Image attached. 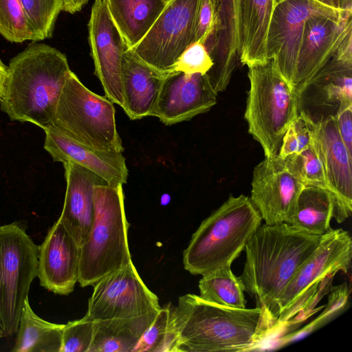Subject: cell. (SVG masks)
Segmentation results:
<instances>
[{"instance_id": "6da1fadb", "label": "cell", "mask_w": 352, "mask_h": 352, "mask_svg": "<svg viewBox=\"0 0 352 352\" xmlns=\"http://www.w3.org/2000/svg\"><path fill=\"white\" fill-rule=\"evenodd\" d=\"M322 236L287 223L261 226L248 239L239 276L245 292L261 309L272 333L276 300L302 264L318 246Z\"/></svg>"}, {"instance_id": "7a4b0ae2", "label": "cell", "mask_w": 352, "mask_h": 352, "mask_svg": "<svg viewBox=\"0 0 352 352\" xmlns=\"http://www.w3.org/2000/svg\"><path fill=\"white\" fill-rule=\"evenodd\" d=\"M169 309L176 352L253 351L272 334L257 307H230L187 294Z\"/></svg>"}, {"instance_id": "3957f363", "label": "cell", "mask_w": 352, "mask_h": 352, "mask_svg": "<svg viewBox=\"0 0 352 352\" xmlns=\"http://www.w3.org/2000/svg\"><path fill=\"white\" fill-rule=\"evenodd\" d=\"M71 71L66 56L33 41L14 56L0 107L12 121L28 122L43 130L53 126L57 104Z\"/></svg>"}, {"instance_id": "277c9868", "label": "cell", "mask_w": 352, "mask_h": 352, "mask_svg": "<svg viewBox=\"0 0 352 352\" xmlns=\"http://www.w3.org/2000/svg\"><path fill=\"white\" fill-rule=\"evenodd\" d=\"M262 220L249 197L230 195L192 234L183 253L184 269L203 276L231 267Z\"/></svg>"}, {"instance_id": "5b68a950", "label": "cell", "mask_w": 352, "mask_h": 352, "mask_svg": "<svg viewBox=\"0 0 352 352\" xmlns=\"http://www.w3.org/2000/svg\"><path fill=\"white\" fill-rule=\"evenodd\" d=\"M94 216L87 237L80 247L78 282L94 285L109 273L131 262L123 184L94 186Z\"/></svg>"}, {"instance_id": "8992f818", "label": "cell", "mask_w": 352, "mask_h": 352, "mask_svg": "<svg viewBox=\"0 0 352 352\" xmlns=\"http://www.w3.org/2000/svg\"><path fill=\"white\" fill-rule=\"evenodd\" d=\"M248 67L250 89L244 117L265 156L278 155L283 137L299 112L300 98L273 58Z\"/></svg>"}, {"instance_id": "52a82bcc", "label": "cell", "mask_w": 352, "mask_h": 352, "mask_svg": "<svg viewBox=\"0 0 352 352\" xmlns=\"http://www.w3.org/2000/svg\"><path fill=\"white\" fill-rule=\"evenodd\" d=\"M352 258V240L343 229L331 228L302 264L276 300L275 331L289 324L297 314L316 304L318 296L327 292L338 272L348 274Z\"/></svg>"}, {"instance_id": "ba28073f", "label": "cell", "mask_w": 352, "mask_h": 352, "mask_svg": "<svg viewBox=\"0 0 352 352\" xmlns=\"http://www.w3.org/2000/svg\"><path fill=\"white\" fill-rule=\"evenodd\" d=\"M115 113L111 101L89 90L71 70L57 104L53 126L83 144L122 153Z\"/></svg>"}, {"instance_id": "9c48e42d", "label": "cell", "mask_w": 352, "mask_h": 352, "mask_svg": "<svg viewBox=\"0 0 352 352\" xmlns=\"http://www.w3.org/2000/svg\"><path fill=\"white\" fill-rule=\"evenodd\" d=\"M38 246L16 223L0 226V327L16 333L24 301L38 275Z\"/></svg>"}, {"instance_id": "30bf717a", "label": "cell", "mask_w": 352, "mask_h": 352, "mask_svg": "<svg viewBox=\"0 0 352 352\" xmlns=\"http://www.w3.org/2000/svg\"><path fill=\"white\" fill-rule=\"evenodd\" d=\"M199 0H170L142 40L129 49L155 69L173 71L177 59L194 42Z\"/></svg>"}, {"instance_id": "8fae6325", "label": "cell", "mask_w": 352, "mask_h": 352, "mask_svg": "<svg viewBox=\"0 0 352 352\" xmlns=\"http://www.w3.org/2000/svg\"><path fill=\"white\" fill-rule=\"evenodd\" d=\"M317 15L341 20L352 15V10L329 7L315 0H285L276 3L274 9L267 34V58L274 60L292 87L305 23Z\"/></svg>"}, {"instance_id": "7c38bea8", "label": "cell", "mask_w": 352, "mask_h": 352, "mask_svg": "<svg viewBox=\"0 0 352 352\" xmlns=\"http://www.w3.org/2000/svg\"><path fill=\"white\" fill-rule=\"evenodd\" d=\"M160 308L157 296L144 283L131 262L94 285L85 316L91 321L126 318Z\"/></svg>"}, {"instance_id": "4fadbf2b", "label": "cell", "mask_w": 352, "mask_h": 352, "mask_svg": "<svg viewBox=\"0 0 352 352\" xmlns=\"http://www.w3.org/2000/svg\"><path fill=\"white\" fill-rule=\"evenodd\" d=\"M251 186L250 200L270 225L288 222L305 186L278 155L265 156L254 167Z\"/></svg>"}, {"instance_id": "5bb4252c", "label": "cell", "mask_w": 352, "mask_h": 352, "mask_svg": "<svg viewBox=\"0 0 352 352\" xmlns=\"http://www.w3.org/2000/svg\"><path fill=\"white\" fill-rule=\"evenodd\" d=\"M88 32L95 74L106 98L122 107L121 67L123 55L129 48L111 17L106 0H94Z\"/></svg>"}, {"instance_id": "9a60e30c", "label": "cell", "mask_w": 352, "mask_h": 352, "mask_svg": "<svg viewBox=\"0 0 352 352\" xmlns=\"http://www.w3.org/2000/svg\"><path fill=\"white\" fill-rule=\"evenodd\" d=\"M217 96L206 74L173 71L164 77L150 116L168 126L187 121L210 110Z\"/></svg>"}, {"instance_id": "2e32d148", "label": "cell", "mask_w": 352, "mask_h": 352, "mask_svg": "<svg viewBox=\"0 0 352 352\" xmlns=\"http://www.w3.org/2000/svg\"><path fill=\"white\" fill-rule=\"evenodd\" d=\"M352 30V15L336 20L322 15L309 18L298 52L293 87L301 97L317 74Z\"/></svg>"}, {"instance_id": "e0dca14e", "label": "cell", "mask_w": 352, "mask_h": 352, "mask_svg": "<svg viewBox=\"0 0 352 352\" xmlns=\"http://www.w3.org/2000/svg\"><path fill=\"white\" fill-rule=\"evenodd\" d=\"M315 136L333 199V218L340 223L352 212V155L339 135L333 114L316 122Z\"/></svg>"}, {"instance_id": "ac0fdd59", "label": "cell", "mask_w": 352, "mask_h": 352, "mask_svg": "<svg viewBox=\"0 0 352 352\" xmlns=\"http://www.w3.org/2000/svg\"><path fill=\"white\" fill-rule=\"evenodd\" d=\"M214 1L218 28L216 34L205 43L213 62L206 75L218 94L227 88L239 61L244 0Z\"/></svg>"}, {"instance_id": "d6986e66", "label": "cell", "mask_w": 352, "mask_h": 352, "mask_svg": "<svg viewBox=\"0 0 352 352\" xmlns=\"http://www.w3.org/2000/svg\"><path fill=\"white\" fill-rule=\"evenodd\" d=\"M80 248L58 220L38 247L40 285L59 295H68L78 282Z\"/></svg>"}, {"instance_id": "ffe728a7", "label": "cell", "mask_w": 352, "mask_h": 352, "mask_svg": "<svg viewBox=\"0 0 352 352\" xmlns=\"http://www.w3.org/2000/svg\"><path fill=\"white\" fill-rule=\"evenodd\" d=\"M43 147L54 162L73 163L94 172L108 184L126 183L129 171L122 153L99 150L67 136L54 126L44 130Z\"/></svg>"}, {"instance_id": "44dd1931", "label": "cell", "mask_w": 352, "mask_h": 352, "mask_svg": "<svg viewBox=\"0 0 352 352\" xmlns=\"http://www.w3.org/2000/svg\"><path fill=\"white\" fill-rule=\"evenodd\" d=\"M67 183L60 221L80 247L86 240L94 216V186L108 184L94 172L73 163L63 164Z\"/></svg>"}, {"instance_id": "7402d4cb", "label": "cell", "mask_w": 352, "mask_h": 352, "mask_svg": "<svg viewBox=\"0 0 352 352\" xmlns=\"http://www.w3.org/2000/svg\"><path fill=\"white\" fill-rule=\"evenodd\" d=\"M167 74L145 63L130 50L124 52L121 67L122 108L131 120L150 116Z\"/></svg>"}, {"instance_id": "603a6c76", "label": "cell", "mask_w": 352, "mask_h": 352, "mask_svg": "<svg viewBox=\"0 0 352 352\" xmlns=\"http://www.w3.org/2000/svg\"><path fill=\"white\" fill-rule=\"evenodd\" d=\"M159 310L136 317L94 321L89 352H131Z\"/></svg>"}, {"instance_id": "cb8c5ba5", "label": "cell", "mask_w": 352, "mask_h": 352, "mask_svg": "<svg viewBox=\"0 0 352 352\" xmlns=\"http://www.w3.org/2000/svg\"><path fill=\"white\" fill-rule=\"evenodd\" d=\"M115 25L129 49L149 30L167 4L166 0H106Z\"/></svg>"}, {"instance_id": "d4e9b609", "label": "cell", "mask_w": 352, "mask_h": 352, "mask_svg": "<svg viewBox=\"0 0 352 352\" xmlns=\"http://www.w3.org/2000/svg\"><path fill=\"white\" fill-rule=\"evenodd\" d=\"M276 0H244L239 62L246 66L267 60L266 39Z\"/></svg>"}, {"instance_id": "484cf974", "label": "cell", "mask_w": 352, "mask_h": 352, "mask_svg": "<svg viewBox=\"0 0 352 352\" xmlns=\"http://www.w3.org/2000/svg\"><path fill=\"white\" fill-rule=\"evenodd\" d=\"M333 212V199L328 190L305 186L297 197L287 223L309 234L322 236L331 229Z\"/></svg>"}, {"instance_id": "4316f807", "label": "cell", "mask_w": 352, "mask_h": 352, "mask_svg": "<svg viewBox=\"0 0 352 352\" xmlns=\"http://www.w3.org/2000/svg\"><path fill=\"white\" fill-rule=\"evenodd\" d=\"M64 324L42 319L31 308L28 297L22 309L13 352H60Z\"/></svg>"}, {"instance_id": "83f0119b", "label": "cell", "mask_w": 352, "mask_h": 352, "mask_svg": "<svg viewBox=\"0 0 352 352\" xmlns=\"http://www.w3.org/2000/svg\"><path fill=\"white\" fill-rule=\"evenodd\" d=\"M308 87L316 90L319 104L336 110L341 105L352 104V64L331 57Z\"/></svg>"}, {"instance_id": "f1b7e54d", "label": "cell", "mask_w": 352, "mask_h": 352, "mask_svg": "<svg viewBox=\"0 0 352 352\" xmlns=\"http://www.w3.org/2000/svg\"><path fill=\"white\" fill-rule=\"evenodd\" d=\"M199 296L219 305L245 308L244 287L231 267H226L203 275L199 282Z\"/></svg>"}, {"instance_id": "f546056e", "label": "cell", "mask_w": 352, "mask_h": 352, "mask_svg": "<svg viewBox=\"0 0 352 352\" xmlns=\"http://www.w3.org/2000/svg\"><path fill=\"white\" fill-rule=\"evenodd\" d=\"M284 160L304 186L320 187L329 191L315 132L308 147L300 153L291 155Z\"/></svg>"}, {"instance_id": "4dcf8cb0", "label": "cell", "mask_w": 352, "mask_h": 352, "mask_svg": "<svg viewBox=\"0 0 352 352\" xmlns=\"http://www.w3.org/2000/svg\"><path fill=\"white\" fill-rule=\"evenodd\" d=\"M176 336L170 324L169 304L157 311L131 352H176Z\"/></svg>"}, {"instance_id": "1f68e13d", "label": "cell", "mask_w": 352, "mask_h": 352, "mask_svg": "<svg viewBox=\"0 0 352 352\" xmlns=\"http://www.w3.org/2000/svg\"><path fill=\"white\" fill-rule=\"evenodd\" d=\"M29 25L37 41L52 36L62 11L61 0H20Z\"/></svg>"}, {"instance_id": "d6a6232c", "label": "cell", "mask_w": 352, "mask_h": 352, "mask_svg": "<svg viewBox=\"0 0 352 352\" xmlns=\"http://www.w3.org/2000/svg\"><path fill=\"white\" fill-rule=\"evenodd\" d=\"M0 34L12 43L37 41L20 0H0Z\"/></svg>"}, {"instance_id": "836d02e7", "label": "cell", "mask_w": 352, "mask_h": 352, "mask_svg": "<svg viewBox=\"0 0 352 352\" xmlns=\"http://www.w3.org/2000/svg\"><path fill=\"white\" fill-rule=\"evenodd\" d=\"M349 294L350 289L346 283L331 287L327 304L324 311L300 330L282 337L278 340V345L283 346L300 339L325 324L346 307Z\"/></svg>"}, {"instance_id": "e575fe53", "label": "cell", "mask_w": 352, "mask_h": 352, "mask_svg": "<svg viewBox=\"0 0 352 352\" xmlns=\"http://www.w3.org/2000/svg\"><path fill=\"white\" fill-rule=\"evenodd\" d=\"M315 127L316 122L307 113L304 111L298 112L283 137L278 156L285 159L305 150L313 139Z\"/></svg>"}, {"instance_id": "d590c367", "label": "cell", "mask_w": 352, "mask_h": 352, "mask_svg": "<svg viewBox=\"0 0 352 352\" xmlns=\"http://www.w3.org/2000/svg\"><path fill=\"white\" fill-rule=\"evenodd\" d=\"M94 336V321L83 318L64 324L60 352H89Z\"/></svg>"}, {"instance_id": "8d00e7d4", "label": "cell", "mask_w": 352, "mask_h": 352, "mask_svg": "<svg viewBox=\"0 0 352 352\" xmlns=\"http://www.w3.org/2000/svg\"><path fill=\"white\" fill-rule=\"evenodd\" d=\"M212 65V58L205 44L195 41L182 53L174 65L173 72L206 74Z\"/></svg>"}, {"instance_id": "74e56055", "label": "cell", "mask_w": 352, "mask_h": 352, "mask_svg": "<svg viewBox=\"0 0 352 352\" xmlns=\"http://www.w3.org/2000/svg\"><path fill=\"white\" fill-rule=\"evenodd\" d=\"M218 28L217 4L214 0H199L195 30L194 42L204 44L213 36Z\"/></svg>"}, {"instance_id": "f35d334b", "label": "cell", "mask_w": 352, "mask_h": 352, "mask_svg": "<svg viewBox=\"0 0 352 352\" xmlns=\"http://www.w3.org/2000/svg\"><path fill=\"white\" fill-rule=\"evenodd\" d=\"M333 115L339 135L352 155V104L340 106Z\"/></svg>"}, {"instance_id": "ab89813d", "label": "cell", "mask_w": 352, "mask_h": 352, "mask_svg": "<svg viewBox=\"0 0 352 352\" xmlns=\"http://www.w3.org/2000/svg\"><path fill=\"white\" fill-rule=\"evenodd\" d=\"M62 11L74 14L81 10L89 0H61Z\"/></svg>"}, {"instance_id": "60d3db41", "label": "cell", "mask_w": 352, "mask_h": 352, "mask_svg": "<svg viewBox=\"0 0 352 352\" xmlns=\"http://www.w3.org/2000/svg\"><path fill=\"white\" fill-rule=\"evenodd\" d=\"M8 76V65H6L0 58V100L4 92V87Z\"/></svg>"}, {"instance_id": "b9f144b4", "label": "cell", "mask_w": 352, "mask_h": 352, "mask_svg": "<svg viewBox=\"0 0 352 352\" xmlns=\"http://www.w3.org/2000/svg\"><path fill=\"white\" fill-rule=\"evenodd\" d=\"M329 7L342 9L340 0H315Z\"/></svg>"}, {"instance_id": "7bdbcfd3", "label": "cell", "mask_w": 352, "mask_h": 352, "mask_svg": "<svg viewBox=\"0 0 352 352\" xmlns=\"http://www.w3.org/2000/svg\"><path fill=\"white\" fill-rule=\"evenodd\" d=\"M282 1H285V0H276V3L280 2Z\"/></svg>"}, {"instance_id": "ee69618b", "label": "cell", "mask_w": 352, "mask_h": 352, "mask_svg": "<svg viewBox=\"0 0 352 352\" xmlns=\"http://www.w3.org/2000/svg\"><path fill=\"white\" fill-rule=\"evenodd\" d=\"M166 1L167 2H168V1H170V0H166Z\"/></svg>"}]
</instances>
